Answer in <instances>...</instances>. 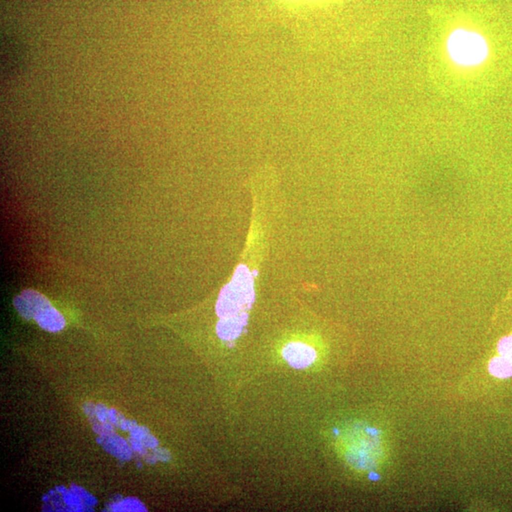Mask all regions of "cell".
<instances>
[{"label":"cell","mask_w":512,"mask_h":512,"mask_svg":"<svg viewBox=\"0 0 512 512\" xmlns=\"http://www.w3.org/2000/svg\"><path fill=\"white\" fill-rule=\"evenodd\" d=\"M448 54L452 61L463 67H477L489 55V46L481 34L466 29H457L448 38Z\"/></svg>","instance_id":"6da1fadb"},{"label":"cell","mask_w":512,"mask_h":512,"mask_svg":"<svg viewBox=\"0 0 512 512\" xmlns=\"http://www.w3.org/2000/svg\"><path fill=\"white\" fill-rule=\"evenodd\" d=\"M254 301V294L249 281H234L222 290L216 305V313L226 318L240 314Z\"/></svg>","instance_id":"7a4b0ae2"},{"label":"cell","mask_w":512,"mask_h":512,"mask_svg":"<svg viewBox=\"0 0 512 512\" xmlns=\"http://www.w3.org/2000/svg\"><path fill=\"white\" fill-rule=\"evenodd\" d=\"M13 305L18 313L27 320L34 319L45 307L51 306L44 295L31 290H25L21 295L15 297Z\"/></svg>","instance_id":"3957f363"},{"label":"cell","mask_w":512,"mask_h":512,"mask_svg":"<svg viewBox=\"0 0 512 512\" xmlns=\"http://www.w3.org/2000/svg\"><path fill=\"white\" fill-rule=\"evenodd\" d=\"M490 374L499 379L512 377V335L502 339L498 344V356L490 360Z\"/></svg>","instance_id":"277c9868"},{"label":"cell","mask_w":512,"mask_h":512,"mask_svg":"<svg viewBox=\"0 0 512 512\" xmlns=\"http://www.w3.org/2000/svg\"><path fill=\"white\" fill-rule=\"evenodd\" d=\"M283 356L290 366L301 369L309 366L316 359V351L302 343H291L283 350Z\"/></svg>","instance_id":"5b68a950"},{"label":"cell","mask_w":512,"mask_h":512,"mask_svg":"<svg viewBox=\"0 0 512 512\" xmlns=\"http://www.w3.org/2000/svg\"><path fill=\"white\" fill-rule=\"evenodd\" d=\"M247 319L248 315L245 313L222 318L217 323V334L225 341L234 340L241 334L247 323Z\"/></svg>","instance_id":"8992f818"},{"label":"cell","mask_w":512,"mask_h":512,"mask_svg":"<svg viewBox=\"0 0 512 512\" xmlns=\"http://www.w3.org/2000/svg\"><path fill=\"white\" fill-rule=\"evenodd\" d=\"M98 442L102 444L105 451L121 460H129L131 457L132 451L130 447L127 445L123 438L114 433L107 435H101L100 438H98Z\"/></svg>","instance_id":"52a82bcc"},{"label":"cell","mask_w":512,"mask_h":512,"mask_svg":"<svg viewBox=\"0 0 512 512\" xmlns=\"http://www.w3.org/2000/svg\"><path fill=\"white\" fill-rule=\"evenodd\" d=\"M34 319L43 329L51 332H58L66 325V321L62 314L57 311L52 306L45 307Z\"/></svg>","instance_id":"ba28073f"},{"label":"cell","mask_w":512,"mask_h":512,"mask_svg":"<svg viewBox=\"0 0 512 512\" xmlns=\"http://www.w3.org/2000/svg\"><path fill=\"white\" fill-rule=\"evenodd\" d=\"M113 512H146L145 506L135 498H126L111 506Z\"/></svg>","instance_id":"9c48e42d"},{"label":"cell","mask_w":512,"mask_h":512,"mask_svg":"<svg viewBox=\"0 0 512 512\" xmlns=\"http://www.w3.org/2000/svg\"><path fill=\"white\" fill-rule=\"evenodd\" d=\"M63 494H64L65 503L67 504L69 508H71V509H73L74 511H77V512L83 511L84 503H83L82 499L79 497L75 492H73V491L69 492V491L67 490Z\"/></svg>","instance_id":"30bf717a"},{"label":"cell","mask_w":512,"mask_h":512,"mask_svg":"<svg viewBox=\"0 0 512 512\" xmlns=\"http://www.w3.org/2000/svg\"><path fill=\"white\" fill-rule=\"evenodd\" d=\"M71 491L75 492V493L78 495L79 497L82 499L83 503H86V504H87V506L93 507V506L97 503V502H96V499H95L92 495H90L89 492H87L86 490H83L82 488H79V487L75 486V485H73V486L71 487Z\"/></svg>","instance_id":"8fae6325"},{"label":"cell","mask_w":512,"mask_h":512,"mask_svg":"<svg viewBox=\"0 0 512 512\" xmlns=\"http://www.w3.org/2000/svg\"><path fill=\"white\" fill-rule=\"evenodd\" d=\"M113 426H114L113 424L106 423V422H103L101 425L98 423L94 424V431L101 435H107V434L114 433Z\"/></svg>","instance_id":"7c38bea8"},{"label":"cell","mask_w":512,"mask_h":512,"mask_svg":"<svg viewBox=\"0 0 512 512\" xmlns=\"http://www.w3.org/2000/svg\"><path fill=\"white\" fill-rule=\"evenodd\" d=\"M129 432H130L131 436L133 438L137 439V440H140V441H142L145 438V435L149 433L147 428L142 427V426H138V425H135Z\"/></svg>","instance_id":"4fadbf2b"},{"label":"cell","mask_w":512,"mask_h":512,"mask_svg":"<svg viewBox=\"0 0 512 512\" xmlns=\"http://www.w3.org/2000/svg\"><path fill=\"white\" fill-rule=\"evenodd\" d=\"M108 409L103 404L96 405V416L101 423L106 422L108 419Z\"/></svg>","instance_id":"5bb4252c"},{"label":"cell","mask_w":512,"mask_h":512,"mask_svg":"<svg viewBox=\"0 0 512 512\" xmlns=\"http://www.w3.org/2000/svg\"><path fill=\"white\" fill-rule=\"evenodd\" d=\"M123 418L124 417H123V415H121V413L117 412L115 409H110L108 411V419H109L110 423L113 424L114 426H117V427L119 426L120 427L121 422H122Z\"/></svg>","instance_id":"9a60e30c"},{"label":"cell","mask_w":512,"mask_h":512,"mask_svg":"<svg viewBox=\"0 0 512 512\" xmlns=\"http://www.w3.org/2000/svg\"><path fill=\"white\" fill-rule=\"evenodd\" d=\"M142 442L145 447H147V448H156L158 444L156 438L149 433L145 435V437L142 440Z\"/></svg>","instance_id":"2e32d148"},{"label":"cell","mask_w":512,"mask_h":512,"mask_svg":"<svg viewBox=\"0 0 512 512\" xmlns=\"http://www.w3.org/2000/svg\"><path fill=\"white\" fill-rule=\"evenodd\" d=\"M130 443H131V446H132V449H133L134 451L139 452V453H145V445L143 444L142 441L137 440V439H135V438L132 437L130 439Z\"/></svg>","instance_id":"e0dca14e"},{"label":"cell","mask_w":512,"mask_h":512,"mask_svg":"<svg viewBox=\"0 0 512 512\" xmlns=\"http://www.w3.org/2000/svg\"><path fill=\"white\" fill-rule=\"evenodd\" d=\"M135 425H137L135 421L123 418V420H122V422H121V425H120V428H121L123 431H130Z\"/></svg>","instance_id":"ac0fdd59"}]
</instances>
